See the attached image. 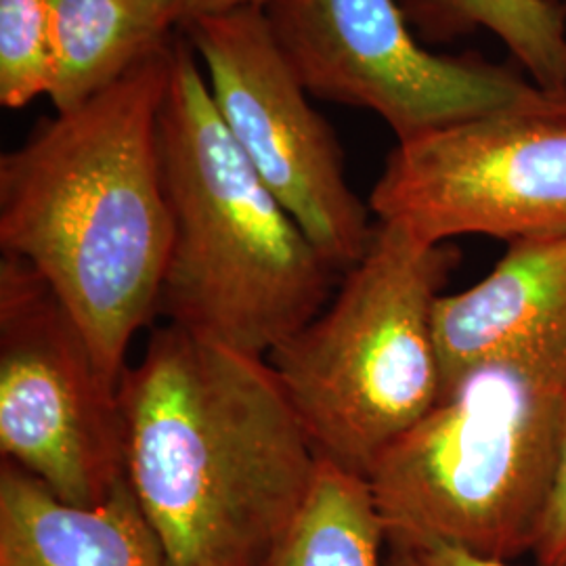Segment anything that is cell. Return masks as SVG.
Here are the masks:
<instances>
[{"instance_id":"6da1fadb","label":"cell","mask_w":566,"mask_h":566,"mask_svg":"<svg viewBox=\"0 0 566 566\" xmlns=\"http://www.w3.org/2000/svg\"><path fill=\"white\" fill-rule=\"evenodd\" d=\"M172 42L0 156L2 254L53 287L116 385L160 313L172 243L158 145Z\"/></svg>"},{"instance_id":"7a4b0ae2","label":"cell","mask_w":566,"mask_h":566,"mask_svg":"<svg viewBox=\"0 0 566 566\" xmlns=\"http://www.w3.org/2000/svg\"><path fill=\"white\" fill-rule=\"evenodd\" d=\"M120 401L126 481L170 566H259L322 464L271 364L168 324Z\"/></svg>"},{"instance_id":"3957f363","label":"cell","mask_w":566,"mask_h":566,"mask_svg":"<svg viewBox=\"0 0 566 566\" xmlns=\"http://www.w3.org/2000/svg\"><path fill=\"white\" fill-rule=\"evenodd\" d=\"M158 145L172 221L160 313L266 359L322 313L343 273L233 142L182 32L172 42Z\"/></svg>"},{"instance_id":"277c9868","label":"cell","mask_w":566,"mask_h":566,"mask_svg":"<svg viewBox=\"0 0 566 566\" xmlns=\"http://www.w3.org/2000/svg\"><path fill=\"white\" fill-rule=\"evenodd\" d=\"M565 424L566 324L468 367L367 476L386 544L533 552Z\"/></svg>"},{"instance_id":"5b68a950","label":"cell","mask_w":566,"mask_h":566,"mask_svg":"<svg viewBox=\"0 0 566 566\" xmlns=\"http://www.w3.org/2000/svg\"><path fill=\"white\" fill-rule=\"evenodd\" d=\"M458 263L455 245L378 221L329 304L266 357L319 460L367 479L439 401L434 306Z\"/></svg>"},{"instance_id":"8992f818","label":"cell","mask_w":566,"mask_h":566,"mask_svg":"<svg viewBox=\"0 0 566 566\" xmlns=\"http://www.w3.org/2000/svg\"><path fill=\"white\" fill-rule=\"evenodd\" d=\"M0 453L70 504L126 481L120 385L81 325L18 256L0 261Z\"/></svg>"},{"instance_id":"52a82bcc","label":"cell","mask_w":566,"mask_h":566,"mask_svg":"<svg viewBox=\"0 0 566 566\" xmlns=\"http://www.w3.org/2000/svg\"><path fill=\"white\" fill-rule=\"evenodd\" d=\"M266 20L308 95L376 112L397 143L506 109L563 107L521 67L437 55L397 0H273Z\"/></svg>"},{"instance_id":"ba28073f","label":"cell","mask_w":566,"mask_h":566,"mask_svg":"<svg viewBox=\"0 0 566 566\" xmlns=\"http://www.w3.org/2000/svg\"><path fill=\"white\" fill-rule=\"evenodd\" d=\"M181 32L206 67L210 97L233 142L344 275L371 245L374 212L346 179L338 137L313 109L266 13L203 15L185 21Z\"/></svg>"},{"instance_id":"9c48e42d","label":"cell","mask_w":566,"mask_h":566,"mask_svg":"<svg viewBox=\"0 0 566 566\" xmlns=\"http://www.w3.org/2000/svg\"><path fill=\"white\" fill-rule=\"evenodd\" d=\"M367 203L428 243L566 235V105L493 112L397 143Z\"/></svg>"},{"instance_id":"30bf717a","label":"cell","mask_w":566,"mask_h":566,"mask_svg":"<svg viewBox=\"0 0 566 566\" xmlns=\"http://www.w3.org/2000/svg\"><path fill=\"white\" fill-rule=\"evenodd\" d=\"M0 566H170V560L128 481L99 504L82 506L2 460Z\"/></svg>"},{"instance_id":"8fae6325","label":"cell","mask_w":566,"mask_h":566,"mask_svg":"<svg viewBox=\"0 0 566 566\" xmlns=\"http://www.w3.org/2000/svg\"><path fill=\"white\" fill-rule=\"evenodd\" d=\"M563 324L566 235L507 243L486 277L437 301L434 338L443 388L468 367Z\"/></svg>"},{"instance_id":"7c38bea8","label":"cell","mask_w":566,"mask_h":566,"mask_svg":"<svg viewBox=\"0 0 566 566\" xmlns=\"http://www.w3.org/2000/svg\"><path fill=\"white\" fill-rule=\"evenodd\" d=\"M57 39L55 112L102 93L175 39L182 0H51Z\"/></svg>"},{"instance_id":"4fadbf2b","label":"cell","mask_w":566,"mask_h":566,"mask_svg":"<svg viewBox=\"0 0 566 566\" xmlns=\"http://www.w3.org/2000/svg\"><path fill=\"white\" fill-rule=\"evenodd\" d=\"M401 7L428 41L491 32L531 81L566 93V11L560 0H401Z\"/></svg>"},{"instance_id":"5bb4252c","label":"cell","mask_w":566,"mask_h":566,"mask_svg":"<svg viewBox=\"0 0 566 566\" xmlns=\"http://www.w3.org/2000/svg\"><path fill=\"white\" fill-rule=\"evenodd\" d=\"M385 544L367 479L322 460L303 510L259 566H385Z\"/></svg>"},{"instance_id":"9a60e30c","label":"cell","mask_w":566,"mask_h":566,"mask_svg":"<svg viewBox=\"0 0 566 566\" xmlns=\"http://www.w3.org/2000/svg\"><path fill=\"white\" fill-rule=\"evenodd\" d=\"M57 39L51 0H0V103L21 109L51 97Z\"/></svg>"},{"instance_id":"2e32d148","label":"cell","mask_w":566,"mask_h":566,"mask_svg":"<svg viewBox=\"0 0 566 566\" xmlns=\"http://www.w3.org/2000/svg\"><path fill=\"white\" fill-rule=\"evenodd\" d=\"M531 554L537 566H566V424L546 512Z\"/></svg>"},{"instance_id":"e0dca14e","label":"cell","mask_w":566,"mask_h":566,"mask_svg":"<svg viewBox=\"0 0 566 566\" xmlns=\"http://www.w3.org/2000/svg\"><path fill=\"white\" fill-rule=\"evenodd\" d=\"M386 546L385 566H510L446 542H397Z\"/></svg>"},{"instance_id":"ac0fdd59","label":"cell","mask_w":566,"mask_h":566,"mask_svg":"<svg viewBox=\"0 0 566 566\" xmlns=\"http://www.w3.org/2000/svg\"><path fill=\"white\" fill-rule=\"evenodd\" d=\"M185 2V21L203 18V15H221L243 9H261L264 11L273 0H182Z\"/></svg>"},{"instance_id":"d6986e66","label":"cell","mask_w":566,"mask_h":566,"mask_svg":"<svg viewBox=\"0 0 566 566\" xmlns=\"http://www.w3.org/2000/svg\"><path fill=\"white\" fill-rule=\"evenodd\" d=\"M560 2H563V7H565V11H566V0H560Z\"/></svg>"}]
</instances>
